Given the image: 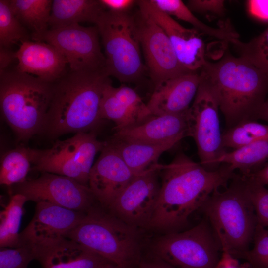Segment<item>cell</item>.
Here are the masks:
<instances>
[{
  "label": "cell",
  "instance_id": "obj_1",
  "mask_svg": "<svg viewBox=\"0 0 268 268\" xmlns=\"http://www.w3.org/2000/svg\"><path fill=\"white\" fill-rule=\"evenodd\" d=\"M162 183L149 228L170 232L185 226L215 190L225 188L235 175L228 165L210 171L183 153L160 165Z\"/></svg>",
  "mask_w": 268,
  "mask_h": 268
},
{
  "label": "cell",
  "instance_id": "obj_2",
  "mask_svg": "<svg viewBox=\"0 0 268 268\" xmlns=\"http://www.w3.org/2000/svg\"><path fill=\"white\" fill-rule=\"evenodd\" d=\"M111 80L105 70L67 71L53 82V94L42 131L50 137L94 132L103 121L100 103Z\"/></svg>",
  "mask_w": 268,
  "mask_h": 268
},
{
  "label": "cell",
  "instance_id": "obj_3",
  "mask_svg": "<svg viewBox=\"0 0 268 268\" xmlns=\"http://www.w3.org/2000/svg\"><path fill=\"white\" fill-rule=\"evenodd\" d=\"M199 74L215 95L228 128L257 120L268 93V77L253 64L226 53L217 62L206 61Z\"/></svg>",
  "mask_w": 268,
  "mask_h": 268
},
{
  "label": "cell",
  "instance_id": "obj_4",
  "mask_svg": "<svg viewBox=\"0 0 268 268\" xmlns=\"http://www.w3.org/2000/svg\"><path fill=\"white\" fill-rule=\"evenodd\" d=\"M200 210L222 252L234 257L250 248L258 223L243 175L235 174L224 190L214 191Z\"/></svg>",
  "mask_w": 268,
  "mask_h": 268
},
{
  "label": "cell",
  "instance_id": "obj_5",
  "mask_svg": "<svg viewBox=\"0 0 268 268\" xmlns=\"http://www.w3.org/2000/svg\"><path fill=\"white\" fill-rule=\"evenodd\" d=\"M1 114L18 140L41 133L53 94V82L20 71H0Z\"/></svg>",
  "mask_w": 268,
  "mask_h": 268
},
{
  "label": "cell",
  "instance_id": "obj_6",
  "mask_svg": "<svg viewBox=\"0 0 268 268\" xmlns=\"http://www.w3.org/2000/svg\"><path fill=\"white\" fill-rule=\"evenodd\" d=\"M137 230L118 217L89 211L65 237L118 268H135L141 260Z\"/></svg>",
  "mask_w": 268,
  "mask_h": 268
},
{
  "label": "cell",
  "instance_id": "obj_7",
  "mask_svg": "<svg viewBox=\"0 0 268 268\" xmlns=\"http://www.w3.org/2000/svg\"><path fill=\"white\" fill-rule=\"evenodd\" d=\"M95 25L104 48L107 75L122 83L137 81L147 68L142 59L134 17L105 10Z\"/></svg>",
  "mask_w": 268,
  "mask_h": 268
},
{
  "label": "cell",
  "instance_id": "obj_8",
  "mask_svg": "<svg viewBox=\"0 0 268 268\" xmlns=\"http://www.w3.org/2000/svg\"><path fill=\"white\" fill-rule=\"evenodd\" d=\"M105 144L94 132L76 133L71 138L57 140L49 149L30 148L32 169L67 177L88 186L95 157Z\"/></svg>",
  "mask_w": 268,
  "mask_h": 268
},
{
  "label": "cell",
  "instance_id": "obj_9",
  "mask_svg": "<svg viewBox=\"0 0 268 268\" xmlns=\"http://www.w3.org/2000/svg\"><path fill=\"white\" fill-rule=\"evenodd\" d=\"M153 256L176 268H215L222 250L207 219L183 232L160 238L153 247Z\"/></svg>",
  "mask_w": 268,
  "mask_h": 268
},
{
  "label": "cell",
  "instance_id": "obj_10",
  "mask_svg": "<svg viewBox=\"0 0 268 268\" xmlns=\"http://www.w3.org/2000/svg\"><path fill=\"white\" fill-rule=\"evenodd\" d=\"M219 110L215 95L201 78L196 95L187 112V136L195 142L200 164L210 171L219 168L218 160L226 152L222 144Z\"/></svg>",
  "mask_w": 268,
  "mask_h": 268
},
{
  "label": "cell",
  "instance_id": "obj_11",
  "mask_svg": "<svg viewBox=\"0 0 268 268\" xmlns=\"http://www.w3.org/2000/svg\"><path fill=\"white\" fill-rule=\"evenodd\" d=\"M96 26L75 24L51 29L34 41L46 42L58 49L66 58L69 69L75 71L104 69L106 59L101 51Z\"/></svg>",
  "mask_w": 268,
  "mask_h": 268
},
{
  "label": "cell",
  "instance_id": "obj_12",
  "mask_svg": "<svg viewBox=\"0 0 268 268\" xmlns=\"http://www.w3.org/2000/svg\"><path fill=\"white\" fill-rule=\"evenodd\" d=\"M13 192L24 195L27 201L47 202L83 212L89 208L95 198L88 186L73 179L47 172L13 185Z\"/></svg>",
  "mask_w": 268,
  "mask_h": 268
},
{
  "label": "cell",
  "instance_id": "obj_13",
  "mask_svg": "<svg viewBox=\"0 0 268 268\" xmlns=\"http://www.w3.org/2000/svg\"><path fill=\"white\" fill-rule=\"evenodd\" d=\"M160 164L136 175L108 207L128 224L149 227L158 201L161 185Z\"/></svg>",
  "mask_w": 268,
  "mask_h": 268
},
{
  "label": "cell",
  "instance_id": "obj_14",
  "mask_svg": "<svg viewBox=\"0 0 268 268\" xmlns=\"http://www.w3.org/2000/svg\"><path fill=\"white\" fill-rule=\"evenodd\" d=\"M134 18L146 67L154 87L168 79L192 72L181 65L168 36L157 23L139 10Z\"/></svg>",
  "mask_w": 268,
  "mask_h": 268
},
{
  "label": "cell",
  "instance_id": "obj_15",
  "mask_svg": "<svg viewBox=\"0 0 268 268\" xmlns=\"http://www.w3.org/2000/svg\"><path fill=\"white\" fill-rule=\"evenodd\" d=\"M139 10L149 16L164 31L181 65L187 71L196 72L204 65L205 44L194 28H186L172 17L157 8L150 0H137Z\"/></svg>",
  "mask_w": 268,
  "mask_h": 268
},
{
  "label": "cell",
  "instance_id": "obj_16",
  "mask_svg": "<svg viewBox=\"0 0 268 268\" xmlns=\"http://www.w3.org/2000/svg\"><path fill=\"white\" fill-rule=\"evenodd\" d=\"M136 175L110 141H105L91 169L88 187L95 198L108 208Z\"/></svg>",
  "mask_w": 268,
  "mask_h": 268
},
{
  "label": "cell",
  "instance_id": "obj_17",
  "mask_svg": "<svg viewBox=\"0 0 268 268\" xmlns=\"http://www.w3.org/2000/svg\"><path fill=\"white\" fill-rule=\"evenodd\" d=\"M86 214L47 202H37L32 219L19 234L20 245L65 237Z\"/></svg>",
  "mask_w": 268,
  "mask_h": 268
},
{
  "label": "cell",
  "instance_id": "obj_18",
  "mask_svg": "<svg viewBox=\"0 0 268 268\" xmlns=\"http://www.w3.org/2000/svg\"><path fill=\"white\" fill-rule=\"evenodd\" d=\"M28 244L42 268H104L113 264L65 237Z\"/></svg>",
  "mask_w": 268,
  "mask_h": 268
},
{
  "label": "cell",
  "instance_id": "obj_19",
  "mask_svg": "<svg viewBox=\"0 0 268 268\" xmlns=\"http://www.w3.org/2000/svg\"><path fill=\"white\" fill-rule=\"evenodd\" d=\"M187 112L150 116L138 124L115 131L112 138L150 144L169 141L178 143L187 136Z\"/></svg>",
  "mask_w": 268,
  "mask_h": 268
},
{
  "label": "cell",
  "instance_id": "obj_20",
  "mask_svg": "<svg viewBox=\"0 0 268 268\" xmlns=\"http://www.w3.org/2000/svg\"><path fill=\"white\" fill-rule=\"evenodd\" d=\"M100 112L103 120L115 123V131L138 124L149 116L146 104L134 90L124 84L114 87L111 81L104 88Z\"/></svg>",
  "mask_w": 268,
  "mask_h": 268
},
{
  "label": "cell",
  "instance_id": "obj_21",
  "mask_svg": "<svg viewBox=\"0 0 268 268\" xmlns=\"http://www.w3.org/2000/svg\"><path fill=\"white\" fill-rule=\"evenodd\" d=\"M201 82L199 73L189 72L165 80L154 87L146 104L150 116L186 113Z\"/></svg>",
  "mask_w": 268,
  "mask_h": 268
},
{
  "label": "cell",
  "instance_id": "obj_22",
  "mask_svg": "<svg viewBox=\"0 0 268 268\" xmlns=\"http://www.w3.org/2000/svg\"><path fill=\"white\" fill-rule=\"evenodd\" d=\"M17 68L46 81L54 82L67 71V60L54 46L42 41H28L15 53Z\"/></svg>",
  "mask_w": 268,
  "mask_h": 268
},
{
  "label": "cell",
  "instance_id": "obj_23",
  "mask_svg": "<svg viewBox=\"0 0 268 268\" xmlns=\"http://www.w3.org/2000/svg\"><path fill=\"white\" fill-rule=\"evenodd\" d=\"M105 9L99 0H54L49 26L54 29L80 22L95 24Z\"/></svg>",
  "mask_w": 268,
  "mask_h": 268
},
{
  "label": "cell",
  "instance_id": "obj_24",
  "mask_svg": "<svg viewBox=\"0 0 268 268\" xmlns=\"http://www.w3.org/2000/svg\"><path fill=\"white\" fill-rule=\"evenodd\" d=\"M110 142L122 158L135 175L144 173L155 167L158 160L164 152L178 142L169 141L159 144L128 142L112 138Z\"/></svg>",
  "mask_w": 268,
  "mask_h": 268
},
{
  "label": "cell",
  "instance_id": "obj_25",
  "mask_svg": "<svg viewBox=\"0 0 268 268\" xmlns=\"http://www.w3.org/2000/svg\"><path fill=\"white\" fill-rule=\"evenodd\" d=\"M11 8L16 18L31 32V39L45 33L49 29L53 0H9Z\"/></svg>",
  "mask_w": 268,
  "mask_h": 268
},
{
  "label": "cell",
  "instance_id": "obj_26",
  "mask_svg": "<svg viewBox=\"0 0 268 268\" xmlns=\"http://www.w3.org/2000/svg\"><path fill=\"white\" fill-rule=\"evenodd\" d=\"M268 160V137L254 141L238 149L226 152L219 159L234 171L247 175L261 168Z\"/></svg>",
  "mask_w": 268,
  "mask_h": 268
},
{
  "label": "cell",
  "instance_id": "obj_27",
  "mask_svg": "<svg viewBox=\"0 0 268 268\" xmlns=\"http://www.w3.org/2000/svg\"><path fill=\"white\" fill-rule=\"evenodd\" d=\"M150 1L163 13L189 23L201 33L230 43L238 38L237 34L227 26L220 28H213L203 23L194 15L182 0H150Z\"/></svg>",
  "mask_w": 268,
  "mask_h": 268
},
{
  "label": "cell",
  "instance_id": "obj_28",
  "mask_svg": "<svg viewBox=\"0 0 268 268\" xmlns=\"http://www.w3.org/2000/svg\"><path fill=\"white\" fill-rule=\"evenodd\" d=\"M27 201L20 194H12L8 203L0 213V247L19 246V230L23 214V207Z\"/></svg>",
  "mask_w": 268,
  "mask_h": 268
},
{
  "label": "cell",
  "instance_id": "obj_29",
  "mask_svg": "<svg viewBox=\"0 0 268 268\" xmlns=\"http://www.w3.org/2000/svg\"><path fill=\"white\" fill-rule=\"evenodd\" d=\"M31 165L30 148L20 147L7 151L1 158L0 184L11 186L24 182Z\"/></svg>",
  "mask_w": 268,
  "mask_h": 268
},
{
  "label": "cell",
  "instance_id": "obj_30",
  "mask_svg": "<svg viewBox=\"0 0 268 268\" xmlns=\"http://www.w3.org/2000/svg\"><path fill=\"white\" fill-rule=\"evenodd\" d=\"M30 39L31 34L14 14L9 0H0V47L11 49L13 44Z\"/></svg>",
  "mask_w": 268,
  "mask_h": 268
},
{
  "label": "cell",
  "instance_id": "obj_31",
  "mask_svg": "<svg viewBox=\"0 0 268 268\" xmlns=\"http://www.w3.org/2000/svg\"><path fill=\"white\" fill-rule=\"evenodd\" d=\"M231 44L240 57L248 60L268 77V26L249 42H242L237 38Z\"/></svg>",
  "mask_w": 268,
  "mask_h": 268
},
{
  "label": "cell",
  "instance_id": "obj_32",
  "mask_svg": "<svg viewBox=\"0 0 268 268\" xmlns=\"http://www.w3.org/2000/svg\"><path fill=\"white\" fill-rule=\"evenodd\" d=\"M251 248L234 257L245 260L252 268H268V229L257 224Z\"/></svg>",
  "mask_w": 268,
  "mask_h": 268
},
{
  "label": "cell",
  "instance_id": "obj_33",
  "mask_svg": "<svg viewBox=\"0 0 268 268\" xmlns=\"http://www.w3.org/2000/svg\"><path fill=\"white\" fill-rule=\"evenodd\" d=\"M34 259V252L29 244L0 248V268H27L29 263Z\"/></svg>",
  "mask_w": 268,
  "mask_h": 268
},
{
  "label": "cell",
  "instance_id": "obj_34",
  "mask_svg": "<svg viewBox=\"0 0 268 268\" xmlns=\"http://www.w3.org/2000/svg\"><path fill=\"white\" fill-rule=\"evenodd\" d=\"M248 195L253 205L258 224L268 227V189L265 186L255 183L247 176Z\"/></svg>",
  "mask_w": 268,
  "mask_h": 268
},
{
  "label": "cell",
  "instance_id": "obj_35",
  "mask_svg": "<svg viewBox=\"0 0 268 268\" xmlns=\"http://www.w3.org/2000/svg\"><path fill=\"white\" fill-rule=\"evenodd\" d=\"M222 139L223 147L225 149L231 148L233 150L242 148L257 141L240 124L228 128L222 133Z\"/></svg>",
  "mask_w": 268,
  "mask_h": 268
},
{
  "label": "cell",
  "instance_id": "obj_36",
  "mask_svg": "<svg viewBox=\"0 0 268 268\" xmlns=\"http://www.w3.org/2000/svg\"><path fill=\"white\" fill-rule=\"evenodd\" d=\"M224 3L223 0H190L187 6L192 12L222 16L225 11Z\"/></svg>",
  "mask_w": 268,
  "mask_h": 268
},
{
  "label": "cell",
  "instance_id": "obj_37",
  "mask_svg": "<svg viewBox=\"0 0 268 268\" xmlns=\"http://www.w3.org/2000/svg\"><path fill=\"white\" fill-rule=\"evenodd\" d=\"M249 14L254 18L268 22V0H249L247 1Z\"/></svg>",
  "mask_w": 268,
  "mask_h": 268
},
{
  "label": "cell",
  "instance_id": "obj_38",
  "mask_svg": "<svg viewBox=\"0 0 268 268\" xmlns=\"http://www.w3.org/2000/svg\"><path fill=\"white\" fill-rule=\"evenodd\" d=\"M100 2L109 11L115 13H125L137 2L134 0H99Z\"/></svg>",
  "mask_w": 268,
  "mask_h": 268
},
{
  "label": "cell",
  "instance_id": "obj_39",
  "mask_svg": "<svg viewBox=\"0 0 268 268\" xmlns=\"http://www.w3.org/2000/svg\"><path fill=\"white\" fill-rule=\"evenodd\" d=\"M215 268H252V267L247 262L241 263L238 259L227 252L223 251Z\"/></svg>",
  "mask_w": 268,
  "mask_h": 268
},
{
  "label": "cell",
  "instance_id": "obj_40",
  "mask_svg": "<svg viewBox=\"0 0 268 268\" xmlns=\"http://www.w3.org/2000/svg\"><path fill=\"white\" fill-rule=\"evenodd\" d=\"M245 176L257 184L264 186L268 185V162L255 172Z\"/></svg>",
  "mask_w": 268,
  "mask_h": 268
},
{
  "label": "cell",
  "instance_id": "obj_41",
  "mask_svg": "<svg viewBox=\"0 0 268 268\" xmlns=\"http://www.w3.org/2000/svg\"><path fill=\"white\" fill-rule=\"evenodd\" d=\"M15 53L11 49L0 47V71L9 67L11 63L16 59Z\"/></svg>",
  "mask_w": 268,
  "mask_h": 268
},
{
  "label": "cell",
  "instance_id": "obj_42",
  "mask_svg": "<svg viewBox=\"0 0 268 268\" xmlns=\"http://www.w3.org/2000/svg\"><path fill=\"white\" fill-rule=\"evenodd\" d=\"M138 268H176L163 260L153 256L150 259L141 260Z\"/></svg>",
  "mask_w": 268,
  "mask_h": 268
},
{
  "label": "cell",
  "instance_id": "obj_43",
  "mask_svg": "<svg viewBox=\"0 0 268 268\" xmlns=\"http://www.w3.org/2000/svg\"><path fill=\"white\" fill-rule=\"evenodd\" d=\"M262 120L268 123V98L262 106L257 116V120Z\"/></svg>",
  "mask_w": 268,
  "mask_h": 268
}]
</instances>
